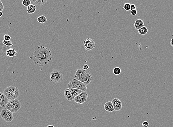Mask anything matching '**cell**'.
I'll return each instance as SVG.
<instances>
[{
  "instance_id": "10",
  "label": "cell",
  "mask_w": 173,
  "mask_h": 127,
  "mask_svg": "<svg viewBox=\"0 0 173 127\" xmlns=\"http://www.w3.org/2000/svg\"><path fill=\"white\" fill-rule=\"evenodd\" d=\"M114 110L115 111H120L122 108V103L119 99L117 98H114L111 101Z\"/></svg>"
},
{
  "instance_id": "28",
  "label": "cell",
  "mask_w": 173,
  "mask_h": 127,
  "mask_svg": "<svg viewBox=\"0 0 173 127\" xmlns=\"http://www.w3.org/2000/svg\"><path fill=\"white\" fill-rule=\"evenodd\" d=\"M137 13V10H136H136H132L131 11V14L132 15H133V16L136 15Z\"/></svg>"
},
{
  "instance_id": "32",
  "label": "cell",
  "mask_w": 173,
  "mask_h": 127,
  "mask_svg": "<svg viewBox=\"0 0 173 127\" xmlns=\"http://www.w3.org/2000/svg\"><path fill=\"white\" fill-rule=\"evenodd\" d=\"M170 44H171V46L173 47V38L171 39Z\"/></svg>"
},
{
  "instance_id": "11",
  "label": "cell",
  "mask_w": 173,
  "mask_h": 127,
  "mask_svg": "<svg viewBox=\"0 0 173 127\" xmlns=\"http://www.w3.org/2000/svg\"><path fill=\"white\" fill-rule=\"evenodd\" d=\"M9 100L4 93L0 92V106L1 107L3 108L6 107Z\"/></svg>"
},
{
  "instance_id": "21",
  "label": "cell",
  "mask_w": 173,
  "mask_h": 127,
  "mask_svg": "<svg viewBox=\"0 0 173 127\" xmlns=\"http://www.w3.org/2000/svg\"><path fill=\"white\" fill-rule=\"evenodd\" d=\"M47 20V19H46V17L44 16V15H41V16L38 17L37 19L38 22L39 23H41V24H44V23H46Z\"/></svg>"
},
{
  "instance_id": "22",
  "label": "cell",
  "mask_w": 173,
  "mask_h": 127,
  "mask_svg": "<svg viewBox=\"0 0 173 127\" xmlns=\"http://www.w3.org/2000/svg\"><path fill=\"white\" fill-rule=\"evenodd\" d=\"M2 43L8 47L13 46V44L12 43V42L10 41H6V40H4L2 41Z\"/></svg>"
},
{
  "instance_id": "13",
  "label": "cell",
  "mask_w": 173,
  "mask_h": 127,
  "mask_svg": "<svg viewBox=\"0 0 173 127\" xmlns=\"http://www.w3.org/2000/svg\"><path fill=\"white\" fill-rule=\"evenodd\" d=\"M64 96L68 101H71L74 100L75 97L73 95L71 92L68 88H66L64 90Z\"/></svg>"
},
{
  "instance_id": "31",
  "label": "cell",
  "mask_w": 173,
  "mask_h": 127,
  "mask_svg": "<svg viewBox=\"0 0 173 127\" xmlns=\"http://www.w3.org/2000/svg\"><path fill=\"white\" fill-rule=\"evenodd\" d=\"M89 68V66L87 64H85L84 65V67H83V69L84 70H87V69H88Z\"/></svg>"
},
{
  "instance_id": "9",
  "label": "cell",
  "mask_w": 173,
  "mask_h": 127,
  "mask_svg": "<svg viewBox=\"0 0 173 127\" xmlns=\"http://www.w3.org/2000/svg\"><path fill=\"white\" fill-rule=\"evenodd\" d=\"M86 72V71L83 69H79L77 70L75 74V78L82 81L83 79L84 78Z\"/></svg>"
},
{
  "instance_id": "23",
  "label": "cell",
  "mask_w": 173,
  "mask_h": 127,
  "mask_svg": "<svg viewBox=\"0 0 173 127\" xmlns=\"http://www.w3.org/2000/svg\"><path fill=\"white\" fill-rule=\"evenodd\" d=\"M131 4L129 3H126L124 5L123 9L126 11H129L130 10Z\"/></svg>"
},
{
  "instance_id": "17",
  "label": "cell",
  "mask_w": 173,
  "mask_h": 127,
  "mask_svg": "<svg viewBox=\"0 0 173 127\" xmlns=\"http://www.w3.org/2000/svg\"><path fill=\"white\" fill-rule=\"evenodd\" d=\"M36 10V7L35 5L31 4L27 7V12L29 14H32L35 12Z\"/></svg>"
},
{
  "instance_id": "35",
  "label": "cell",
  "mask_w": 173,
  "mask_h": 127,
  "mask_svg": "<svg viewBox=\"0 0 173 127\" xmlns=\"http://www.w3.org/2000/svg\"><path fill=\"white\" fill-rule=\"evenodd\" d=\"M2 2L1 1V0H0V4H1V3Z\"/></svg>"
},
{
  "instance_id": "26",
  "label": "cell",
  "mask_w": 173,
  "mask_h": 127,
  "mask_svg": "<svg viewBox=\"0 0 173 127\" xmlns=\"http://www.w3.org/2000/svg\"><path fill=\"white\" fill-rule=\"evenodd\" d=\"M4 40H6V41H10L11 39V37L10 35H8L6 34L4 36Z\"/></svg>"
},
{
  "instance_id": "19",
  "label": "cell",
  "mask_w": 173,
  "mask_h": 127,
  "mask_svg": "<svg viewBox=\"0 0 173 127\" xmlns=\"http://www.w3.org/2000/svg\"><path fill=\"white\" fill-rule=\"evenodd\" d=\"M48 0H32L34 4L35 5L41 6L45 4Z\"/></svg>"
},
{
  "instance_id": "7",
  "label": "cell",
  "mask_w": 173,
  "mask_h": 127,
  "mask_svg": "<svg viewBox=\"0 0 173 127\" xmlns=\"http://www.w3.org/2000/svg\"><path fill=\"white\" fill-rule=\"evenodd\" d=\"M88 95L86 92L83 91L78 96L75 97L74 102L76 104L79 105L83 104L87 100Z\"/></svg>"
},
{
  "instance_id": "12",
  "label": "cell",
  "mask_w": 173,
  "mask_h": 127,
  "mask_svg": "<svg viewBox=\"0 0 173 127\" xmlns=\"http://www.w3.org/2000/svg\"><path fill=\"white\" fill-rule=\"evenodd\" d=\"M93 76L89 72H86L84 78L83 79L82 82H83L86 85H89L92 81Z\"/></svg>"
},
{
  "instance_id": "1",
  "label": "cell",
  "mask_w": 173,
  "mask_h": 127,
  "mask_svg": "<svg viewBox=\"0 0 173 127\" xmlns=\"http://www.w3.org/2000/svg\"><path fill=\"white\" fill-rule=\"evenodd\" d=\"M33 55L34 62L35 65L39 67L45 66L51 61L52 59L50 49L43 46H36Z\"/></svg>"
},
{
  "instance_id": "25",
  "label": "cell",
  "mask_w": 173,
  "mask_h": 127,
  "mask_svg": "<svg viewBox=\"0 0 173 127\" xmlns=\"http://www.w3.org/2000/svg\"><path fill=\"white\" fill-rule=\"evenodd\" d=\"M31 2L30 0H23L22 2V5L26 7H28L31 5Z\"/></svg>"
},
{
  "instance_id": "8",
  "label": "cell",
  "mask_w": 173,
  "mask_h": 127,
  "mask_svg": "<svg viewBox=\"0 0 173 127\" xmlns=\"http://www.w3.org/2000/svg\"><path fill=\"white\" fill-rule=\"evenodd\" d=\"M84 47L86 50L90 51L95 48V42L91 39H86L84 41Z\"/></svg>"
},
{
  "instance_id": "33",
  "label": "cell",
  "mask_w": 173,
  "mask_h": 127,
  "mask_svg": "<svg viewBox=\"0 0 173 127\" xmlns=\"http://www.w3.org/2000/svg\"><path fill=\"white\" fill-rule=\"evenodd\" d=\"M3 13L2 12H0V17L2 16Z\"/></svg>"
},
{
  "instance_id": "30",
  "label": "cell",
  "mask_w": 173,
  "mask_h": 127,
  "mask_svg": "<svg viewBox=\"0 0 173 127\" xmlns=\"http://www.w3.org/2000/svg\"><path fill=\"white\" fill-rule=\"evenodd\" d=\"M4 9V6L2 2L0 4V12H2Z\"/></svg>"
},
{
  "instance_id": "3",
  "label": "cell",
  "mask_w": 173,
  "mask_h": 127,
  "mask_svg": "<svg viewBox=\"0 0 173 127\" xmlns=\"http://www.w3.org/2000/svg\"><path fill=\"white\" fill-rule=\"evenodd\" d=\"M68 88H75L86 92L87 89V85L82 81L76 78L71 80L69 82L68 85Z\"/></svg>"
},
{
  "instance_id": "16",
  "label": "cell",
  "mask_w": 173,
  "mask_h": 127,
  "mask_svg": "<svg viewBox=\"0 0 173 127\" xmlns=\"http://www.w3.org/2000/svg\"><path fill=\"white\" fill-rule=\"evenodd\" d=\"M6 55L7 56L10 57H13L16 56L17 55V52L14 49L9 48L6 51Z\"/></svg>"
},
{
  "instance_id": "20",
  "label": "cell",
  "mask_w": 173,
  "mask_h": 127,
  "mask_svg": "<svg viewBox=\"0 0 173 127\" xmlns=\"http://www.w3.org/2000/svg\"><path fill=\"white\" fill-rule=\"evenodd\" d=\"M138 33L141 35H145L147 33L148 30L147 28L145 26H143L142 28L138 30Z\"/></svg>"
},
{
  "instance_id": "14",
  "label": "cell",
  "mask_w": 173,
  "mask_h": 127,
  "mask_svg": "<svg viewBox=\"0 0 173 127\" xmlns=\"http://www.w3.org/2000/svg\"><path fill=\"white\" fill-rule=\"evenodd\" d=\"M104 108L106 111L108 112H113L115 111L114 107L111 102H106L104 105Z\"/></svg>"
},
{
  "instance_id": "15",
  "label": "cell",
  "mask_w": 173,
  "mask_h": 127,
  "mask_svg": "<svg viewBox=\"0 0 173 127\" xmlns=\"http://www.w3.org/2000/svg\"><path fill=\"white\" fill-rule=\"evenodd\" d=\"M144 26V23L142 20L138 19L135 21L134 26L137 30Z\"/></svg>"
},
{
  "instance_id": "5",
  "label": "cell",
  "mask_w": 173,
  "mask_h": 127,
  "mask_svg": "<svg viewBox=\"0 0 173 127\" xmlns=\"http://www.w3.org/2000/svg\"><path fill=\"white\" fill-rule=\"evenodd\" d=\"M50 78L51 81L56 84H59L62 82L63 79V74L60 70H53L50 75Z\"/></svg>"
},
{
  "instance_id": "27",
  "label": "cell",
  "mask_w": 173,
  "mask_h": 127,
  "mask_svg": "<svg viewBox=\"0 0 173 127\" xmlns=\"http://www.w3.org/2000/svg\"><path fill=\"white\" fill-rule=\"evenodd\" d=\"M149 126V123L148 122L144 121L143 122L142 126L143 127H148Z\"/></svg>"
},
{
  "instance_id": "6",
  "label": "cell",
  "mask_w": 173,
  "mask_h": 127,
  "mask_svg": "<svg viewBox=\"0 0 173 127\" xmlns=\"http://www.w3.org/2000/svg\"><path fill=\"white\" fill-rule=\"evenodd\" d=\"M0 114L2 118L6 122H11L14 120L13 112L7 109H3L1 111Z\"/></svg>"
},
{
  "instance_id": "18",
  "label": "cell",
  "mask_w": 173,
  "mask_h": 127,
  "mask_svg": "<svg viewBox=\"0 0 173 127\" xmlns=\"http://www.w3.org/2000/svg\"><path fill=\"white\" fill-rule=\"evenodd\" d=\"M69 90L71 92V93L73 94V95L75 97H76L78 96L79 94L81 93L83 91L81 90H79V89H75V88H68Z\"/></svg>"
},
{
  "instance_id": "34",
  "label": "cell",
  "mask_w": 173,
  "mask_h": 127,
  "mask_svg": "<svg viewBox=\"0 0 173 127\" xmlns=\"http://www.w3.org/2000/svg\"><path fill=\"white\" fill-rule=\"evenodd\" d=\"M46 127H55L54 126H52V125H49V126H47Z\"/></svg>"
},
{
  "instance_id": "4",
  "label": "cell",
  "mask_w": 173,
  "mask_h": 127,
  "mask_svg": "<svg viewBox=\"0 0 173 127\" xmlns=\"http://www.w3.org/2000/svg\"><path fill=\"white\" fill-rule=\"evenodd\" d=\"M6 109L13 113H16L21 108V102L18 99L10 100L5 107Z\"/></svg>"
},
{
  "instance_id": "29",
  "label": "cell",
  "mask_w": 173,
  "mask_h": 127,
  "mask_svg": "<svg viewBox=\"0 0 173 127\" xmlns=\"http://www.w3.org/2000/svg\"><path fill=\"white\" fill-rule=\"evenodd\" d=\"M136 7L135 4H132L131 5L130 10H136Z\"/></svg>"
},
{
  "instance_id": "2",
  "label": "cell",
  "mask_w": 173,
  "mask_h": 127,
  "mask_svg": "<svg viewBox=\"0 0 173 127\" xmlns=\"http://www.w3.org/2000/svg\"><path fill=\"white\" fill-rule=\"evenodd\" d=\"M3 93L9 100L17 99L20 95L18 87L12 86L5 88Z\"/></svg>"
},
{
  "instance_id": "24",
  "label": "cell",
  "mask_w": 173,
  "mask_h": 127,
  "mask_svg": "<svg viewBox=\"0 0 173 127\" xmlns=\"http://www.w3.org/2000/svg\"><path fill=\"white\" fill-rule=\"evenodd\" d=\"M113 73L114 74L116 75H119L121 73V69L119 67H115L113 69Z\"/></svg>"
}]
</instances>
